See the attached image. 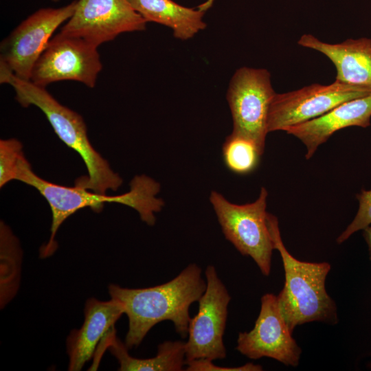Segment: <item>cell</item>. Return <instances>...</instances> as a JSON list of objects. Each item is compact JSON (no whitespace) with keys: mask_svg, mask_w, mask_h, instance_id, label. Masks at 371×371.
<instances>
[{"mask_svg":"<svg viewBox=\"0 0 371 371\" xmlns=\"http://www.w3.org/2000/svg\"><path fill=\"white\" fill-rule=\"evenodd\" d=\"M205 288L201 269L194 263L188 265L169 282L155 286L128 289L110 284L108 291L111 298L122 303L128 317L126 348L137 347L155 325L165 320L173 323L181 337H186L190 305L199 301Z\"/></svg>","mask_w":371,"mask_h":371,"instance_id":"obj_1","label":"cell"},{"mask_svg":"<svg viewBox=\"0 0 371 371\" xmlns=\"http://www.w3.org/2000/svg\"><path fill=\"white\" fill-rule=\"evenodd\" d=\"M15 180L34 188L47 201L52 215L51 235L41 254L46 257L55 251V236L62 223L78 210L90 207L99 212L104 203H116L135 210L140 218L148 225L156 221L155 213L161 210L164 202L156 195L160 185L152 178L136 175L130 183V190L122 194L108 196L89 191L76 186L67 187L49 182L34 172L30 164L23 155L19 161Z\"/></svg>","mask_w":371,"mask_h":371,"instance_id":"obj_2","label":"cell"},{"mask_svg":"<svg viewBox=\"0 0 371 371\" xmlns=\"http://www.w3.org/2000/svg\"><path fill=\"white\" fill-rule=\"evenodd\" d=\"M0 82L9 84L14 89L15 98L23 107L31 105L38 107L59 139L81 157L88 175L77 179L76 186L103 194L108 190L116 191L121 186L122 178L91 145L86 124L80 114L61 104L45 87L17 78L2 64H0Z\"/></svg>","mask_w":371,"mask_h":371,"instance_id":"obj_3","label":"cell"},{"mask_svg":"<svg viewBox=\"0 0 371 371\" xmlns=\"http://www.w3.org/2000/svg\"><path fill=\"white\" fill-rule=\"evenodd\" d=\"M266 219L273 248L279 251L283 263L284 285L277 297L291 330L314 321L336 324V305L325 288L330 265L300 261L293 257L282 242L277 217L267 212Z\"/></svg>","mask_w":371,"mask_h":371,"instance_id":"obj_4","label":"cell"},{"mask_svg":"<svg viewBox=\"0 0 371 371\" xmlns=\"http://www.w3.org/2000/svg\"><path fill=\"white\" fill-rule=\"evenodd\" d=\"M267 196L262 187L258 198L244 205L232 203L216 191L210 196L225 238L242 255L250 256L265 276L270 274L274 249L267 225Z\"/></svg>","mask_w":371,"mask_h":371,"instance_id":"obj_5","label":"cell"},{"mask_svg":"<svg viewBox=\"0 0 371 371\" xmlns=\"http://www.w3.org/2000/svg\"><path fill=\"white\" fill-rule=\"evenodd\" d=\"M276 93L267 69L247 67L235 71L227 93L233 120L232 133L253 140L262 154L269 133V109Z\"/></svg>","mask_w":371,"mask_h":371,"instance_id":"obj_6","label":"cell"},{"mask_svg":"<svg viewBox=\"0 0 371 371\" xmlns=\"http://www.w3.org/2000/svg\"><path fill=\"white\" fill-rule=\"evenodd\" d=\"M77 4L38 10L23 21L0 45V63L15 76L30 80L34 66L56 30L73 15Z\"/></svg>","mask_w":371,"mask_h":371,"instance_id":"obj_7","label":"cell"},{"mask_svg":"<svg viewBox=\"0 0 371 371\" xmlns=\"http://www.w3.org/2000/svg\"><path fill=\"white\" fill-rule=\"evenodd\" d=\"M102 69L97 47L59 32L51 38L36 62L30 81L46 87L55 82L74 80L93 88Z\"/></svg>","mask_w":371,"mask_h":371,"instance_id":"obj_8","label":"cell"},{"mask_svg":"<svg viewBox=\"0 0 371 371\" xmlns=\"http://www.w3.org/2000/svg\"><path fill=\"white\" fill-rule=\"evenodd\" d=\"M205 275L206 288L198 301V313L189 322L186 361L226 357L223 335L231 296L213 265L207 267Z\"/></svg>","mask_w":371,"mask_h":371,"instance_id":"obj_9","label":"cell"},{"mask_svg":"<svg viewBox=\"0 0 371 371\" xmlns=\"http://www.w3.org/2000/svg\"><path fill=\"white\" fill-rule=\"evenodd\" d=\"M370 93L371 89L335 80L330 85L312 84L297 90L276 93L269 109L268 132L285 131Z\"/></svg>","mask_w":371,"mask_h":371,"instance_id":"obj_10","label":"cell"},{"mask_svg":"<svg viewBox=\"0 0 371 371\" xmlns=\"http://www.w3.org/2000/svg\"><path fill=\"white\" fill-rule=\"evenodd\" d=\"M146 23L128 0H78L60 32L98 47L122 33L143 31Z\"/></svg>","mask_w":371,"mask_h":371,"instance_id":"obj_11","label":"cell"},{"mask_svg":"<svg viewBox=\"0 0 371 371\" xmlns=\"http://www.w3.org/2000/svg\"><path fill=\"white\" fill-rule=\"evenodd\" d=\"M236 348L249 359L269 357L286 366L298 365L302 350L280 312L276 295L266 293L261 297L254 327L239 333Z\"/></svg>","mask_w":371,"mask_h":371,"instance_id":"obj_12","label":"cell"},{"mask_svg":"<svg viewBox=\"0 0 371 371\" xmlns=\"http://www.w3.org/2000/svg\"><path fill=\"white\" fill-rule=\"evenodd\" d=\"M124 313V305L115 299L100 301L89 298L87 300L82 326L71 330L67 339L69 371L82 370L93 357L96 346L115 328V322Z\"/></svg>","mask_w":371,"mask_h":371,"instance_id":"obj_13","label":"cell"},{"mask_svg":"<svg viewBox=\"0 0 371 371\" xmlns=\"http://www.w3.org/2000/svg\"><path fill=\"white\" fill-rule=\"evenodd\" d=\"M371 120V93L344 102L326 113L287 128L284 131L298 138L306 146V159L337 131L350 126L367 128Z\"/></svg>","mask_w":371,"mask_h":371,"instance_id":"obj_14","label":"cell"},{"mask_svg":"<svg viewBox=\"0 0 371 371\" xmlns=\"http://www.w3.org/2000/svg\"><path fill=\"white\" fill-rule=\"evenodd\" d=\"M297 44L325 55L336 68L335 80L371 89V38H349L331 44L306 34Z\"/></svg>","mask_w":371,"mask_h":371,"instance_id":"obj_15","label":"cell"},{"mask_svg":"<svg viewBox=\"0 0 371 371\" xmlns=\"http://www.w3.org/2000/svg\"><path fill=\"white\" fill-rule=\"evenodd\" d=\"M134 10L148 22L170 27L175 38L186 41L192 38L207 24L205 12L178 4L172 0H128Z\"/></svg>","mask_w":371,"mask_h":371,"instance_id":"obj_16","label":"cell"},{"mask_svg":"<svg viewBox=\"0 0 371 371\" xmlns=\"http://www.w3.org/2000/svg\"><path fill=\"white\" fill-rule=\"evenodd\" d=\"M102 347L108 348L117 359L120 371H180L186 365L185 342L166 341L159 345L155 357L137 359L131 357L124 344L115 336V328L102 339Z\"/></svg>","mask_w":371,"mask_h":371,"instance_id":"obj_17","label":"cell"},{"mask_svg":"<svg viewBox=\"0 0 371 371\" xmlns=\"http://www.w3.org/2000/svg\"><path fill=\"white\" fill-rule=\"evenodd\" d=\"M257 144L251 139L232 133L223 145V157L226 167L237 175H248L259 165L262 156Z\"/></svg>","mask_w":371,"mask_h":371,"instance_id":"obj_18","label":"cell"},{"mask_svg":"<svg viewBox=\"0 0 371 371\" xmlns=\"http://www.w3.org/2000/svg\"><path fill=\"white\" fill-rule=\"evenodd\" d=\"M23 155V145L18 139L0 140V188L15 180L17 165Z\"/></svg>","mask_w":371,"mask_h":371,"instance_id":"obj_19","label":"cell"},{"mask_svg":"<svg viewBox=\"0 0 371 371\" xmlns=\"http://www.w3.org/2000/svg\"><path fill=\"white\" fill-rule=\"evenodd\" d=\"M356 197L359 201L358 211L350 224L338 236L337 242L339 244L346 241L355 232L371 225V189H362Z\"/></svg>","mask_w":371,"mask_h":371,"instance_id":"obj_20","label":"cell"},{"mask_svg":"<svg viewBox=\"0 0 371 371\" xmlns=\"http://www.w3.org/2000/svg\"><path fill=\"white\" fill-rule=\"evenodd\" d=\"M212 360L199 359L186 361V371H260L262 366L252 363H247L239 367H221L212 363Z\"/></svg>","mask_w":371,"mask_h":371,"instance_id":"obj_21","label":"cell"},{"mask_svg":"<svg viewBox=\"0 0 371 371\" xmlns=\"http://www.w3.org/2000/svg\"><path fill=\"white\" fill-rule=\"evenodd\" d=\"M363 236L368 245L370 259L371 260V225L363 229Z\"/></svg>","mask_w":371,"mask_h":371,"instance_id":"obj_22","label":"cell"},{"mask_svg":"<svg viewBox=\"0 0 371 371\" xmlns=\"http://www.w3.org/2000/svg\"><path fill=\"white\" fill-rule=\"evenodd\" d=\"M214 0H207L204 3L200 4L197 8L203 12H206L209 8H210L214 3Z\"/></svg>","mask_w":371,"mask_h":371,"instance_id":"obj_23","label":"cell"},{"mask_svg":"<svg viewBox=\"0 0 371 371\" xmlns=\"http://www.w3.org/2000/svg\"><path fill=\"white\" fill-rule=\"evenodd\" d=\"M51 1H54V2H57V1H60V0H51Z\"/></svg>","mask_w":371,"mask_h":371,"instance_id":"obj_24","label":"cell"}]
</instances>
